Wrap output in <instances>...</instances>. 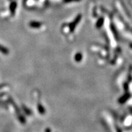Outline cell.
<instances>
[{
  "mask_svg": "<svg viewBox=\"0 0 132 132\" xmlns=\"http://www.w3.org/2000/svg\"><path fill=\"white\" fill-rule=\"evenodd\" d=\"M78 1V0H64L65 2H70V1Z\"/></svg>",
  "mask_w": 132,
  "mask_h": 132,
  "instance_id": "277c9868",
  "label": "cell"
},
{
  "mask_svg": "<svg viewBox=\"0 0 132 132\" xmlns=\"http://www.w3.org/2000/svg\"><path fill=\"white\" fill-rule=\"evenodd\" d=\"M131 47H132V45H131Z\"/></svg>",
  "mask_w": 132,
  "mask_h": 132,
  "instance_id": "5b68a950",
  "label": "cell"
},
{
  "mask_svg": "<svg viewBox=\"0 0 132 132\" xmlns=\"http://www.w3.org/2000/svg\"><path fill=\"white\" fill-rule=\"evenodd\" d=\"M0 52H1L4 55H8L9 53V50L6 48L4 47L3 46L0 45Z\"/></svg>",
  "mask_w": 132,
  "mask_h": 132,
  "instance_id": "7a4b0ae2",
  "label": "cell"
},
{
  "mask_svg": "<svg viewBox=\"0 0 132 132\" xmlns=\"http://www.w3.org/2000/svg\"><path fill=\"white\" fill-rule=\"evenodd\" d=\"M17 7V3L15 2H12V3L10 5V10H11V13L12 14H14L15 11V9H16Z\"/></svg>",
  "mask_w": 132,
  "mask_h": 132,
  "instance_id": "6da1fadb",
  "label": "cell"
},
{
  "mask_svg": "<svg viewBox=\"0 0 132 132\" xmlns=\"http://www.w3.org/2000/svg\"><path fill=\"white\" fill-rule=\"evenodd\" d=\"M6 85L7 84H0V89H2L3 87H5Z\"/></svg>",
  "mask_w": 132,
  "mask_h": 132,
  "instance_id": "3957f363",
  "label": "cell"
}]
</instances>
